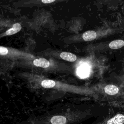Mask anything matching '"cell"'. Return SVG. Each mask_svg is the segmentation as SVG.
<instances>
[{
	"instance_id": "1",
	"label": "cell",
	"mask_w": 124,
	"mask_h": 124,
	"mask_svg": "<svg viewBox=\"0 0 124 124\" xmlns=\"http://www.w3.org/2000/svg\"><path fill=\"white\" fill-rule=\"evenodd\" d=\"M33 63L36 66L42 68H47L50 65L49 61L45 58H39L35 59L33 61Z\"/></svg>"
},
{
	"instance_id": "2",
	"label": "cell",
	"mask_w": 124,
	"mask_h": 124,
	"mask_svg": "<svg viewBox=\"0 0 124 124\" xmlns=\"http://www.w3.org/2000/svg\"><path fill=\"white\" fill-rule=\"evenodd\" d=\"M124 123V115L122 114H117L107 122V124H123Z\"/></svg>"
},
{
	"instance_id": "3",
	"label": "cell",
	"mask_w": 124,
	"mask_h": 124,
	"mask_svg": "<svg viewBox=\"0 0 124 124\" xmlns=\"http://www.w3.org/2000/svg\"><path fill=\"white\" fill-rule=\"evenodd\" d=\"M89 73V67L85 65H82L79 66L77 70V74L81 78H84L87 77Z\"/></svg>"
},
{
	"instance_id": "4",
	"label": "cell",
	"mask_w": 124,
	"mask_h": 124,
	"mask_svg": "<svg viewBox=\"0 0 124 124\" xmlns=\"http://www.w3.org/2000/svg\"><path fill=\"white\" fill-rule=\"evenodd\" d=\"M60 57L62 59L71 62H75L77 60V56L70 52H63L60 54Z\"/></svg>"
},
{
	"instance_id": "5",
	"label": "cell",
	"mask_w": 124,
	"mask_h": 124,
	"mask_svg": "<svg viewBox=\"0 0 124 124\" xmlns=\"http://www.w3.org/2000/svg\"><path fill=\"white\" fill-rule=\"evenodd\" d=\"M105 92L109 95H114L119 92L118 88L115 85L109 84L106 86L104 88Z\"/></svg>"
},
{
	"instance_id": "6",
	"label": "cell",
	"mask_w": 124,
	"mask_h": 124,
	"mask_svg": "<svg viewBox=\"0 0 124 124\" xmlns=\"http://www.w3.org/2000/svg\"><path fill=\"white\" fill-rule=\"evenodd\" d=\"M96 37V33L93 31H85L82 35V38L86 41H90L94 40Z\"/></svg>"
},
{
	"instance_id": "7",
	"label": "cell",
	"mask_w": 124,
	"mask_h": 124,
	"mask_svg": "<svg viewBox=\"0 0 124 124\" xmlns=\"http://www.w3.org/2000/svg\"><path fill=\"white\" fill-rule=\"evenodd\" d=\"M21 28V25L19 23H15L13 25L12 28L9 29L6 31L5 34L6 35H11L16 34L20 31Z\"/></svg>"
},
{
	"instance_id": "8",
	"label": "cell",
	"mask_w": 124,
	"mask_h": 124,
	"mask_svg": "<svg viewBox=\"0 0 124 124\" xmlns=\"http://www.w3.org/2000/svg\"><path fill=\"white\" fill-rule=\"evenodd\" d=\"M52 124H66L67 120L62 116H54L50 120Z\"/></svg>"
},
{
	"instance_id": "9",
	"label": "cell",
	"mask_w": 124,
	"mask_h": 124,
	"mask_svg": "<svg viewBox=\"0 0 124 124\" xmlns=\"http://www.w3.org/2000/svg\"><path fill=\"white\" fill-rule=\"evenodd\" d=\"M124 46V41L122 40H115L111 42L109 44L110 48L116 49L122 47Z\"/></svg>"
},
{
	"instance_id": "10",
	"label": "cell",
	"mask_w": 124,
	"mask_h": 124,
	"mask_svg": "<svg viewBox=\"0 0 124 124\" xmlns=\"http://www.w3.org/2000/svg\"><path fill=\"white\" fill-rule=\"evenodd\" d=\"M56 85L55 82L51 79H45L42 81L41 85L45 88H50L54 87Z\"/></svg>"
},
{
	"instance_id": "11",
	"label": "cell",
	"mask_w": 124,
	"mask_h": 124,
	"mask_svg": "<svg viewBox=\"0 0 124 124\" xmlns=\"http://www.w3.org/2000/svg\"><path fill=\"white\" fill-rule=\"evenodd\" d=\"M8 53V50L7 48L0 46V55H6Z\"/></svg>"
},
{
	"instance_id": "12",
	"label": "cell",
	"mask_w": 124,
	"mask_h": 124,
	"mask_svg": "<svg viewBox=\"0 0 124 124\" xmlns=\"http://www.w3.org/2000/svg\"><path fill=\"white\" fill-rule=\"evenodd\" d=\"M41 1L44 3H52V2H53L55 1V0H42Z\"/></svg>"
}]
</instances>
